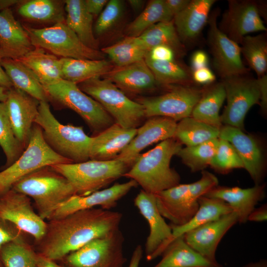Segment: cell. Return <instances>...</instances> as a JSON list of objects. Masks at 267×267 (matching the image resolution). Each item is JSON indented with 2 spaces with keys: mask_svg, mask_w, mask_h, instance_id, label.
Returning a JSON list of instances; mask_svg holds the SVG:
<instances>
[{
  "mask_svg": "<svg viewBox=\"0 0 267 267\" xmlns=\"http://www.w3.org/2000/svg\"><path fill=\"white\" fill-rule=\"evenodd\" d=\"M222 81L225 90L226 105L220 115L221 122L243 131L247 113L253 105L259 103L258 80L244 75Z\"/></svg>",
  "mask_w": 267,
  "mask_h": 267,
  "instance_id": "7c38bea8",
  "label": "cell"
},
{
  "mask_svg": "<svg viewBox=\"0 0 267 267\" xmlns=\"http://www.w3.org/2000/svg\"><path fill=\"white\" fill-rule=\"evenodd\" d=\"M7 90L0 87V102H4L7 97Z\"/></svg>",
  "mask_w": 267,
  "mask_h": 267,
  "instance_id": "e7e4bbea",
  "label": "cell"
},
{
  "mask_svg": "<svg viewBox=\"0 0 267 267\" xmlns=\"http://www.w3.org/2000/svg\"><path fill=\"white\" fill-rule=\"evenodd\" d=\"M122 217L119 212L93 208L48 220L37 253L59 261L89 241L119 229Z\"/></svg>",
  "mask_w": 267,
  "mask_h": 267,
  "instance_id": "6da1fadb",
  "label": "cell"
},
{
  "mask_svg": "<svg viewBox=\"0 0 267 267\" xmlns=\"http://www.w3.org/2000/svg\"><path fill=\"white\" fill-rule=\"evenodd\" d=\"M238 222V216L232 212L219 219L194 228L183 234L187 244L199 254L213 261L217 262L216 252L222 238Z\"/></svg>",
  "mask_w": 267,
  "mask_h": 267,
  "instance_id": "44dd1931",
  "label": "cell"
},
{
  "mask_svg": "<svg viewBox=\"0 0 267 267\" xmlns=\"http://www.w3.org/2000/svg\"><path fill=\"white\" fill-rule=\"evenodd\" d=\"M123 2L120 0H108L100 13L94 26V32L101 36L108 32L122 15Z\"/></svg>",
  "mask_w": 267,
  "mask_h": 267,
  "instance_id": "bcb514c9",
  "label": "cell"
},
{
  "mask_svg": "<svg viewBox=\"0 0 267 267\" xmlns=\"http://www.w3.org/2000/svg\"><path fill=\"white\" fill-rule=\"evenodd\" d=\"M265 184L247 188L218 185L204 196L224 201L237 214L238 222L244 223L256 205L265 198Z\"/></svg>",
  "mask_w": 267,
  "mask_h": 267,
  "instance_id": "603a6c76",
  "label": "cell"
},
{
  "mask_svg": "<svg viewBox=\"0 0 267 267\" xmlns=\"http://www.w3.org/2000/svg\"><path fill=\"white\" fill-rule=\"evenodd\" d=\"M1 58L0 56V87L9 90L13 87V86L1 65L0 60Z\"/></svg>",
  "mask_w": 267,
  "mask_h": 267,
  "instance_id": "680465c9",
  "label": "cell"
},
{
  "mask_svg": "<svg viewBox=\"0 0 267 267\" xmlns=\"http://www.w3.org/2000/svg\"><path fill=\"white\" fill-rule=\"evenodd\" d=\"M11 188L32 199L37 213L44 220H48L60 205L76 195L69 181L50 166L23 177Z\"/></svg>",
  "mask_w": 267,
  "mask_h": 267,
  "instance_id": "3957f363",
  "label": "cell"
},
{
  "mask_svg": "<svg viewBox=\"0 0 267 267\" xmlns=\"http://www.w3.org/2000/svg\"><path fill=\"white\" fill-rule=\"evenodd\" d=\"M220 130L190 116L177 123L174 137L186 146H194L219 138Z\"/></svg>",
  "mask_w": 267,
  "mask_h": 267,
  "instance_id": "d590c367",
  "label": "cell"
},
{
  "mask_svg": "<svg viewBox=\"0 0 267 267\" xmlns=\"http://www.w3.org/2000/svg\"><path fill=\"white\" fill-rule=\"evenodd\" d=\"M37 267H62L56 261L38 254Z\"/></svg>",
  "mask_w": 267,
  "mask_h": 267,
  "instance_id": "91938a15",
  "label": "cell"
},
{
  "mask_svg": "<svg viewBox=\"0 0 267 267\" xmlns=\"http://www.w3.org/2000/svg\"><path fill=\"white\" fill-rule=\"evenodd\" d=\"M241 267H267V261L266 260H261L254 262H250Z\"/></svg>",
  "mask_w": 267,
  "mask_h": 267,
  "instance_id": "be15d7a7",
  "label": "cell"
},
{
  "mask_svg": "<svg viewBox=\"0 0 267 267\" xmlns=\"http://www.w3.org/2000/svg\"><path fill=\"white\" fill-rule=\"evenodd\" d=\"M144 59L159 85H190L194 83L192 70L175 60L153 61L146 55Z\"/></svg>",
  "mask_w": 267,
  "mask_h": 267,
  "instance_id": "74e56055",
  "label": "cell"
},
{
  "mask_svg": "<svg viewBox=\"0 0 267 267\" xmlns=\"http://www.w3.org/2000/svg\"><path fill=\"white\" fill-rule=\"evenodd\" d=\"M174 16L165 0H151L141 13L127 27V37H138L151 26L162 22L170 21Z\"/></svg>",
  "mask_w": 267,
  "mask_h": 267,
  "instance_id": "f35d334b",
  "label": "cell"
},
{
  "mask_svg": "<svg viewBox=\"0 0 267 267\" xmlns=\"http://www.w3.org/2000/svg\"><path fill=\"white\" fill-rule=\"evenodd\" d=\"M128 2L131 7L135 11L139 10L144 3V1L142 0H129Z\"/></svg>",
  "mask_w": 267,
  "mask_h": 267,
  "instance_id": "6125c7cd",
  "label": "cell"
},
{
  "mask_svg": "<svg viewBox=\"0 0 267 267\" xmlns=\"http://www.w3.org/2000/svg\"><path fill=\"white\" fill-rule=\"evenodd\" d=\"M105 76L123 92L134 94L150 91L159 86L144 59L114 67Z\"/></svg>",
  "mask_w": 267,
  "mask_h": 267,
  "instance_id": "484cf974",
  "label": "cell"
},
{
  "mask_svg": "<svg viewBox=\"0 0 267 267\" xmlns=\"http://www.w3.org/2000/svg\"><path fill=\"white\" fill-rule=\"evenodd\" d=\"M0 267H4L0 257Z\"/></svg>",
  "mask_w": 267,
  "mask_h": 267,
  "instance_id": "03108f58",
  "label": "cell"
},
{
  "mask_svg": "<svg viewBox=\"0 0 267 267\" xmlns=\"http://www.w3.org/2000/svg\"><path fill=\"white\" fill-rule=\"evenodd\" d=\"M4 267H37L38 253L22 238H18L0 250Z\"/></svg>",
  "mask_w": 267,
  "mask_h": 267,
  "instance_id": "b9f144b4",
  "label": "cell"
},
{
  "mask_svg": "<svg viewBox=\"0 0 267 267\" xmlns=\"http://www.w3.org/2000/svg\"><path fill=\"white\" fill-rule=\"evenodd\" d=\"M155 196L161 215L174 225L181 226L187 223L198 209V200L191 195L189 183H179Z\"/></svg>",
  "mask_w": 267,
  "mask_h": 267,
  "instance_id": "7402d4cb",
  "label": "cell"
},
{
  "mask_svg": "<svg viewBox=\"0 0 267 267\" xmlns=\"http://www.w3.org/2000/svg\"><path fill=\"white\" fill-rule=\"evenodd\" d=\"M209 58L204 51L199 50L195 51L191 58L192 70L208 67Z\"/></svg>",
  "mask_w": 267,
  "mask_h": 267,
  "instance_id": "816d5d0a",
  "label": "cell"
},
{
  "mask_svg": "<svg viewBox=\"0 0 267 267\" xmlns=\"http://www.w3.org/2000/svg\"><path fill=\"white\" fill-rule=\"evenodd\" d=\"M20 238L19 233H12L0 225V250L4 245Z\"/></svg>",
  "mask_w": 267,
  "mask_h": 267,
  "instance_id": "9f6ffc18",
  "label": "cell"
},
{
  "mask_svg": "<svg viewBox=\"0 0 267 267\" xmlns=\"http://www.w3.org/2000/svg\"><path fill=\"white\" fill-rule=\"evenodd\" d=\"M198 202V209L187 223L181 226L170 224L174 238L233 212L226 202L218 198L203 196L199 198Z\"/></svg>",
  "mask_w": 267,
  "mask_h": 267,
  "instance_id": "836d02e7",
  "label": "cell"
},
{
  "mask_svg": "<svg viewBox=\"0 0 267 267\" xmlns=\"http://www.w3.org/2000/svg\"><path fill=\"white\" fill-rule=\"evenodd\" d=\"M35 124L42 130L47 145L59 155L72 163L89 160L91 136L85 133L82 126L60 123L52 113L47 101L40 102Z\"/></svg>",
  "mask_w": 267,
  "mask_h": 267,
  "instance_id": "277c9868",
  "label": "cell"
},
{
  "mask_svg": "<svg viewBox=\"0 0 267 267\" xmlns=\"http://www.w3.org/2000/svg\"><path fill=\"white\" fill-rule=\"evenodd\" d=\"M192 78L194 83L206 86L213 84L216 79L215 74L208 67L192 70Z\"/></svg>",
  "mask_w": 267,
  "mask_h": 267,
  "instance_id": "681fc988",
  "label": "cell"
},
{
  "mask_svg": "<svg viewBox=\"0 0 267 267\" xmlns=\"http://www.w3.org/2000/svg\"><path fill=\"white\" fill-rule=\"evenodd\" d=\"M0 146L6 157L5 168L15 162L25 149L14 134L2 102H0Z\"/></svg>",
  "mask_w": 267,
  "mask_h": 267,
  "instance_id": "ee69618b",
  "label": "cell"
},
{
  "mask_svg": "<svg viewBox=\"0 0 267 267\" xmlns=\"http://www.w3.org/2000/svg\"><path fill=\"white\" fill-rule=\"evenodd\" d=\"M0 194H1V193H0Z\"/></svg>",
  "mask_w": 267,
  "mask_h": 267,
  "instance_id": "003e7915",
  "label": "cell"
},
{
  "mask_svg": "<svg viewBox=\"0 0 267 267\" xmlns=\"http://www.w3.org/2000/svg\"><path fill=\"white\" fill-rule=\"evenodd\" d=\"M218 27L238 44L250 33L267 31L261 18L259 4L251 0H228V8Z\"/></svg>",
  "mask_w": 267,
  "mask_h": 267,
  "instance_id": "9a60e30c",
  "label": "cell"
},
{
  "mask_svg": "<svg viewBox=\"0 0 267 267\" xmlns=\"http://www.w3.org/2000/svg\"><path fill=\"white\" fill-rule=\"evenodd\" d=\"M219 180L213 174L205 170L202 171L201 177L197 181L189 183L191 195L196 199L204 196L218 185Z\"/></svg>",
  "mask_w": 267,
  "mask_h": 267,
  "instance_id": "7dc6e473",
  "label": "cell"
},
{
  "mask_svg": "<svg viewBox=\"0 0 267 267\" xmlns=\"http://www.w3.org/2000/svg\"><path fill=\"white\" fill-rule=\"evenodd\" d=\"M23 0H0V12L10 8L12 5L20 3Z\"/></svg>",
  "mask_w": 267,
  "mask_h": 267,
  "instance_id": "94428289",
  "label": "cell"
},
{
  "mask_svg": "<svg viewBox=\"0 0 267 267\" xmlns=\"http://www.w3.org/2000/svg\"><path fill=\"white\" fill-rule=\"evenodd\" d=\"M142 46L148 51L158 45H166L175 51L177 56H182L186 48L176 31L173 20L157 23L137 37Z\"/></svg>",
  "mask_w": 267,
  "mask_h": 267,
  "instance_id": "e575fe53",
  "label": "cell"
},
{
  "mask_svg": "<svg viewBox=\"0 0 267 267\" xmlns=\"http://www.w3.org/2000/svg\"><path fill=\"white\" fill-rule=\"evenodd\" d=\"M60 59L62 79L77 85L91 79L105 76L114 67L111 62L105 59Z\"/></svg>",
  "mask_w": 267,
  "mask_h": 267,
  "instance_id": "1f68e13d",
  "label": "cell"
},
{
  "mask_svg": "<svg viewBox=\"0 0 267 267\" xmlns=\"http://www.w3.org/2000/svg\"><path fill=\"white\" fill-rule=\"evenodd\" d=\"M225 97V90L222 81L207 85L203 88L201 96L194 106L191 116L220 129L222 125L220 111Z\"/></svg>",
  "mask_w": 267,
  "mask_h": 267,
  "instance_id": "f546056e",
  "label": "cell"
},
{
  "mask_svg": "<svg viewBox=\"0 0 267 267\" xmlns=\"http://www.w3.org/2000/svg\"><path fill=\"white\" fill-rule=\"evenodd\" d=\"M34 46L21 24L10 8L0 12V56L19 59Z\"/></svg>",
  "mask_w": 267,
  "mask_h": 267,
  "instance_id": "cb8c5ba5",
  "label": "cell"
},
{
  "mask_svg": "<svg viewBox=\"0 0 267 267\" xmlns=\"http://www.w3.org/2000/svg\"><path fill=\"white\" fill-rule=\"evenodd\" d=\"M65 177L74 188L76 195H88L101 190L129 171L131 167L119 160L88 161L55 164L50 166Z\"/></svg>",
  "mask_w": 267,
  "mask_h": 267,
  "instance_id": "8992f818",
  "label": "cell"
},
{
  "mask_svg": "<svg viewBox=\"0 0 267 267\" xmlns=\"http://www.w3.org/2000/svg\"><path fill=\"white\" fill-rule=\"evenodd\" d=\"M209 165L221 173H226L234 169L244 168L242 162L232 145L228 141L219 138Z\"/></svg>",
  "mask_w": 267,
  "mask_h": 267,
  "instance_id": "f6af8a7d",
  "label": "cell"
},
{
  "mask_svg": "<svg viewBox=\"0 0 267 267\" xmlns=\"http://www.w3.org/2000/svg\"><path fill=\"white\" fill-rule=\"evenodd\" d=\"M191 0H165V3L172 14L174 16L184 10Z\"/></svg>",
  "mask_w": 267,
  "mask_h": 267,
  "instance_id": "db71d44e",
  "label": "cell"
},
{
  "mask_svg": "<svg viewBox=\"0 0 267 267\" xmlns=\"http://www.w3.org/2000/svg\"><path fill=\"white\" fill-rule=\"evenodd\" d=\"M219 14L218 9L212 12L208 21V42L214 68L222 80L246 75L248 70L242 61L240 46L219 29Z\"/></svg>",
  "mask_w": 267,
  "mask_h": 267,
  "instance_id": "4fadbf2b",
  "label": "cell"
},
{
  "mask_svg": "<svg viewBox=\"0 0 267 267\" xmlns=\"http://www.w3.org/2000/svg\"><path fill=\"white\" fill-rule=\"evenodd\" d=\"M4 103L14 134L25 149L38 114L40 101L13 87L7 90Z\"/></svg>",
  "mask_w": 267,
  "mask_h": 267,
  "instance_id": "d6986e66",
  "label": "cell"
},
{
  "mask_svg": "<svg viewBox=\"0 0 267 267\" xmlns=\"http://www.w3.org/2000/svg\"><path fill=\"white\" fill-rule=\"evenodd\" d=\"M267 219V205L265 204L255 209L251 213L248 217V221L255 222H262Z\"/></svg>",
  "mask_w": 267,
  "mask_h": 267,
  "instance_id": "11a10c76",
  "label": "cell"
},
{
  "mask_svg": "<svg viewBox=\"0 0 267 267\" xmlns=\"http://www.w3.org/2000/svg\"><path fill=\"white\" fill-rule=\"evenodd\" d=\"M137 185L136 181L130 179L126 182L115 183L108 188L88 195H75L60 205L48 220L63 218L74 212L97 206L103 209L110 210L116 206L118 201Z\"/></svg>",
  "mask_w": 267,
  "mask_h": 267,
  "instance_id": "ffe728a7",
  "label": "cell"
},
{
  "mask_svg": "<svg viewBox=\"0 0 267 267\" xmlns=\"http://www.w3.org/2000/svg\"><path fill=\"white\" fill-rule=\"evenodd\" d=\"M20 4L18 12L25 19L54 24L65 21L64 0H31Z\"/></svg>",
  "mask_w": 267,
  "mask_h": 267,
  "instance_id": "8d00e7d4",
  "label": "cell"
},
{
  "mask_svg": "<svg viewBox=\"0 0 267 267\" xmlns=\"http://www.w3.org/2000/svg\"><path fill=\"white\" fill-rule=\"evenodd\" d=\"M215 0H191L182 11L174 16L173 21L181 42L193 43L208 23Z\"/></svg>",
  "mask_w": 267,
  "mask_h": 267,
  "instance_id": "4316f807",
  "label": "cell"
},
{
  "mask_svg": "<svg viewBox=\"0 0 267 267\" xmlns=\"http://www.w3.org/2000/svg\"><path fill=\"white\" fill-rule=\"evenodd\" d=\"M0 220L31 235L38 242L46 229L47 222L34 211L30 198L11 188L0 194Z\"/></svg>",
  "mask_w": 267,
  "mask_h": 267,
  "instance_id": "5bb4252c",
  "label": "cell"
},
{
  "mask_svg": "<svg viewBox=\"0 0 267 267\" xmlns=\"http://www.w3.org/2000/svg\"><path fill=\"white\" fill-rule=\"evenodd\" d=\"M116 67H123L143 59L148 51L137 37H126L122 41L101 50Z\"/></svg>",
  "mask_w": 267,
  "mask_h": 267,
  "instance_id": "ab89813d",
  "label": "cell"
},
{
  "mask_svg": "<svg viewBox=\"0 0 267 267\" xmlns=\"http://www.w3.org/2000/svg\"><path fill=\"white\" fill-rule=\"evenodd\" d=\"M146 56L153 61H170L175 60L177 55L170 47L158 45L150 49Z\"/></svg>",
  "mask_w": 267,
  "mask_h": 267,
  "instance_id": "c3c4849f",
  "label": "cell"
},
{
  "mask_svg": "<svg viewBox=\"0 0 267 267\" xmlns=\"http://www.w3.org/2000/svg\"><path fill=\"white\" fill-rule=\"evenodd\" d=\"M161 260L153 267H223L205 258L185 242L183 234L175 237L162 253Z\"/></svg>",
  "mask_w": 267,
  "mask_h": 267,
  "instance_id": "83f0119b",
  "label": "cell"
},
{
  "mask_svg": "<svg viewBox=\"0 0 267 267\" xmlns=\"http://www.w3.org/2000/svg\"><path fill=\"white\" fill-rule=\"evenodd\" d=\"M137 129H126L114 123L99 134L91 136L89 160H114L129 144L136 134Z\"/></svg>",
  "mask_w": 267,
  "mask_h": 267,
  "instance_id": "d4e9b609",
  "label": "cell"
},
{
  "mask_svg": "<svg viewBox=\"0 0 267 267\" xmlns=\"http://www.w3.org/2000/svg\"><path fill=\"white\" fill-rule=\"evenodd\" d=\"M34 47L42 48L61 58L101 60L100 50L86 46L65 21L42 28L24 26Z\"/></svg>",
  "mask_w": 267,
  "mask_h": 267,
  "instance_id": "ba28073f",
  "label": "cell"
},
{
  "mask_svg": "<svg viewBox=\"0 0 267 267\" xmlns=\"http://www.w3.org/2000/svg\"><path fill=\"white\" fill-rule=\"evenodd\" d=\"M240 44L241 54L258 78L265 75L267 69V40L265 34L246 36Z\"/></svg>",
  "mask_w": 267,
  "mask_h": 267,
  "instance_id": "60d3db41",
  "label": "cell"
},
{
  "mask_svg": "<svg viewBox=\"0 0 267 267\" xmlns=\"http://www.w3.org/2000/svg\"><path fill=\"white\" fill-rule=\"evenodd\" d=\"M124 237L119 229L96 238L59 261L62 267H123Z\"/></svg>",
  "mask_w": 267,
  "mask_h": 267,
  "instance_id": "30bf717a",
  "label": "cell"
},
{
  "mask_svg": "<svg viewBox=\"0 0 267 267\" xmlns=\"http://www.w3.org/2000/svg\"><path fill=\"white\" fill-rule=\"evenodd\" d=\"M219 138L202 143L181 147L177 155L192 172L203 171L209 165L216 152Z\"/></svg>",
  "mask_w": 267,
  "mask_h": 267,
  "instance_id": "7bdbcfd3",
  "label": "cell"
},
{
  "mask_svg": "<svg viewBox=\"0 0 267 267\" xmlns=\"http://www.w3.org/2000/svg\"><path fill=\"white\" fill-rule=\"evenodd\" d=\"M134 205L149 226L145 254L146 260L151 261L161 256L173 240L172 228L158 210L155 194L141 189L134 200Z\"/></svg>",
  "mask_w": 267,
  "mask_h": 267,
  "instance_id": "2e32d148",
  "label": "cell"
},
{
  "mask_svg": "<svg viewBox=\"0 0 267 267\" xmlns=\"http://www.w3.org/2000/svg\"><path fill=\"white\" fill-rule=\"evenodd\" d=\"M43 86L49 100H54L77 113L88 126L93 135L115 123L103 107L83 92L77 84L62 79Z\"/></svg>",
  "mask_w": 267,
  "mask_h": 267,
  "instance_id": "52a82bcc",
  "label": "cell"
},
{
  "mask_svg": "<svg viewBox=\"0 0 267 267\" xmlns=\"http://www.w3.org/2000/svg\"><path fill=\"white\" fill-rule=\"evenodd\" d=\"M65 22L86 46L98 50L93 30V16L87 10L84 0H64Z\"/></svg>",
  "mask_w": 267,
  "mask_h": 267,
  "instance_id": "4dcf8cb0",
  "label": "cell"
},
{
  "mask_svg": "<svg viewBox=\"0 0 267 267\" xmlns=\"http://www.w3.org/2000/svg\"><path fill=\"white\" fill-rule=\"evenodd\" d=\"M85 93L97 101L115 123L126 129H137L146 118L143 107L128 97L107 78H95L78 84Z\"/></svg>",
  "mask_w": 267,
  "mask_h": 267,
  "instance_id": "5b68a950",
  "label": "cell"
},
{
  "mask_svg": "<svg viewBox=\"0 0 267 267\" xmlns=\"http://www.w3.org/2000/svg\"><path fill=\"white\" fill-rule=\"evenodd\" d=\"M36 76L43 86L54 83L62 79L61 59L46 51L34 48L19 59Z\"/></svg>",
  "mask_w": 267,
  "mask_h": 267,
  "instance_id": "f1b7e54d",
  "label": "cell"
},
{
  "mask_svg": "<svg viewBox=\"0 0 267 267\" xmlns=\"http://www.w3.org/2000/svg\"><path fill=\"white\" fill-rule=\"evenodd\" d=\"M143 250L140 245H138L134 248L128 267H139L142 258Z\"/></svg>",
  "mask_w": 267,
  "mask_h": 267,
  "instance_id": "6f0895ef",
  "label": "cell"
},
{
  "mask_svg": "<svg viewBox=\"0 0 267 267\" xmlns=\"http://www.w3.org/2000/svg\"><path fill=\"white\" fill-rule=\"evenodd\" d=\"M0 64L13 87L39 101H48V96L35 74L17 59L2 58Z\"/></svg>",
  "mask_w": 267,
  "mask_h": 267,
  "instance_id": "d6a6232c",
  "label": "cell"
},
{
  "mask_svg": "<svg viewBox=\"0 0 267 267\" xmlns=\"http://www.w3.org/2000/svg\"><path fill=\"white\" fill-rule=\"evenodd\" d=\"M72 163L55 153L45 141L43 131L33 125L29 142L21 155L10 166L0 172L1 194L20 179L42 168L55 164Z\"/></svg>",
  "mask_w": 267,
  "mask_h": 267,
  "instance_id": "9c48e42d",
  "label": "cell"
},
{
  "mask_svg": "<svg viewBox=\"0 0 267 267\" xmlns=\"http://www.w3.org/2000/svg\"><path fill=\"white\" fill-rule=\"evenodd\" d=\"M219 138L232 145L255 184H261L265 177V165L263 153L257 140L242 130L228 125L221 128Z\"/></svg>",
  "mask_w": 267,
  "mask_h": 267,
  "instance_id": "ac0fdd59",
  "label": "cell"
},
{
  "mask_svg": "<svg viewBox=\"0 0 267 267\" xmlns=\"http://www.w3.org/2000/svg\"><path fill=\"white\" fill-rule=\"evenodd\" d=\"M170 86V89L164 94L135 99L143 107L146 118L162 116L177 122L191 116L194 106L201 96L203 88L190 85Z\"/></svg>",
  "mask_w": 267,
  "mask_h": 267,
  "instance_id": "8fae6325",
  "label": "cell"
},
{
  "mask_svg": "<svg viewBox=\"0 0 267 267\" xmlns=\"http://www.w3.org/2000/svg\"><path fill=\"white\" fill-rule=\"evenodd\" d=\"M177 124L173 119L162 116L146 118L137 128L135 136L115 159L132 167L144 148L159 141L174 137Z\"/></svg>",
  "mask_w": 267,
  "mask_h": 267,
  "instance_id": "e0dca14e",
  "label": "cell"
},
{
  "mask_svg": "<svg viewBox=\"0 0 267 267\" xmlns=\"http://www.w3.org/2000/svg\"><path fill=\"white\" fill-rule=\"evenodd\" d=\"M182 147L174 137L161 141L141 154L123 177L136 181L144 191L156 194L179 183L178 173L171 168V160Z\"/></svg>",
  "mask_w": 267,
  "mask_h": 267,
  "instance_id": "7a4b0ae2",
  "label": "cell"
},
{
  "mask_svg": "<svg viewBox=\"0 0 267 267\" xmlns=\"http://www.w3.org/2000/svg\"><path fill=\"white\" fill-rule=\"evenodd\" d=\"M257 80L260 92L259 104L262 111L266 113L267 110V76L265 74L258 78Z\"/></svg>",
  "mask_w": 267,
  "mask_h": 267,
  "instance_id": "f907efd6",
  "label": "cell"
},
{
  "mask_svg": "<svg viewBox=\"0 0 267 267\" xmlns=\"http://www.w3.org/2000/svg\"><path fill=\"white\" fill-rule=\"evenodd\" d=\"M107 0H84L87 10L93 16L99 14L105 6Z\"/></svg>",
  "mask_w": 267,
  "mask_h": 267,
  "instance_id": "f5cc1de1",
  "label": "cell"
}]
</instances>
